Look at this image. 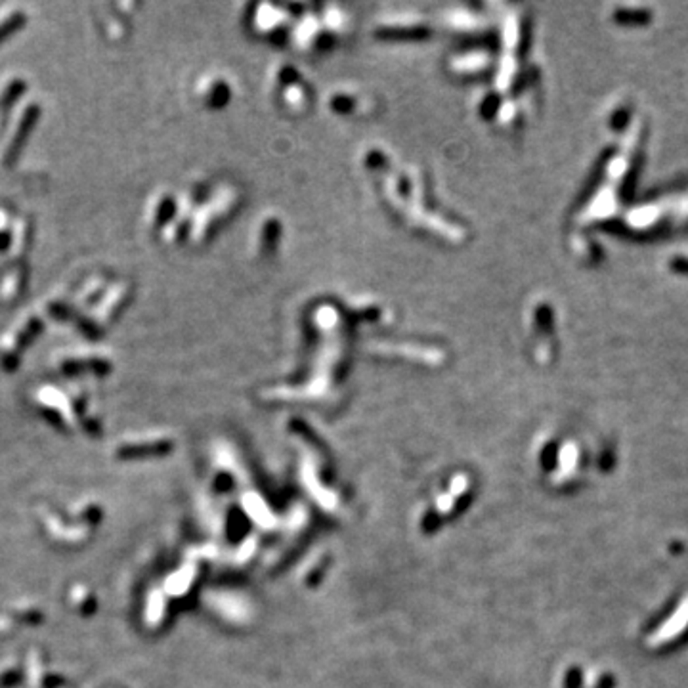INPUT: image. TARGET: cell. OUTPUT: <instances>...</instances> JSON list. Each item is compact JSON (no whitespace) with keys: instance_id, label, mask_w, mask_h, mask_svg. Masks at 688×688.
<instances>
[{"instance_id":"1","label":"cell","mask_w":688,"mask_h":688,"mask_svg":"<svg viewBox=\"0 0 688 688\" xmlns=\"http://www.w3.org/2000/svg\"><path fill=\"white\" fill-rule=\"evenodd\" d=\"M22 20H23V14L17 10V8H12L8 14H0V38H4L10 31L14 29V27H17V25L22 23Z\"/></svg>"}]
</instances>
